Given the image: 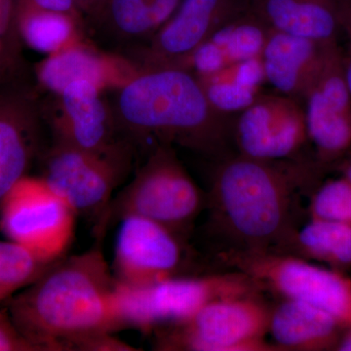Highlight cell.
Masks as SVG:
<instances>
[{
  "instance_id": "1",
  "label": "cell",
  "mask_w": 351,
  "mask_h": 351,
  "mask_svg": "<svg viewBox=\"0 0 351 351\" xmlns=\"http://www.w3.org/2000/svg\"><path fill=\"white\" fill-rule=\"evenodd\" d=\"M115 287L117 279L98 246L53 263L4 304L38 351H73L88 337L120 331Z\"/></svg>"
},
{
  "instance_id": "2",
  "label": "cell",
  "mask_w": 351,
  "mask_h": 351,
  "mask_svg": "<svg viewBox=\"0 0 351 351\" xmlns=\"http://www.w3.org/2000/svg\"><path fill=\"white\" fill-rule=\"evenodd\" d=\"M112 89L108 100L117 130L135 152L177 145L218 156L232 138L233 121L212 107L188 69H143Z\"/></svg>"
},
{
  "instance_id": "3",
  "label": "cell",
  "mask_w": 351,
  "mask_h": 351,
  "mask_svg": "<svg viewBox=\"0 0 351 351\" xmlns=\"http://www.w3.org/2000/svg\"><path fill=\"white\" fill-rule=\"evenodd\" d=\"M311 176L308 166L292 161L226 157L207 205L214 225L234 244L228 250L278 252L290 245L295 197Z\"/></svg>"
},
{
  "instance_id": "4",
  "label": "cell",
  "mask_w": 351,
  "mask_h": 351,
  "mask_svg": "<svg viewBox=\"0 0 351 351\" xmlns=\"http://www.w3.org/2000/svg\"><path fill=\"white\" fill-rule=\"evenodd\" d=\"M206 206V196L178 158L174 147L159 145L147 152L133 180L110 201L95 232L103 239L110 226L127 216H138L186 240Z\"/></svg>"
},
{
  "instance_id": "5",
  "label": "cell",
  "mask_w": 351,
  "mask_h": 351,
  "mask_svg": "<svg viewBox=\"0 0 351 351\" xmlns=\"http://www.w3.org/2000/svg\"><path fill=\"white\" fill-rule=\"evenodd\" d=\"M260 290L240 272L206 276H178L145 286L117 281L115 308L120 330L149 332L189 320L210 302L255 295Z\"/></svg>"
},
{
  "instance_id": "6",
  "label": "cell",
  "mask_w": 351,
  "mask_h": 351,
  "mask_svg": "<svg viewBox=\"0 0 351 351\" xmlns=\"http://www.w3.org/2000/svg\"><path fill=\"white\" fill-rule=\"evenodd\" d=\"M219 258L260 290L306 302L331 314L345 329L351 327V280L339 270L323 269L281 252L226 250Z\"/></svg>"
},
{
  "instance_id": "7",
  "label": "cell",
  "mask_w": 351,
  "mask_h": 351,
  "mask_svg": "<svg viewBox=\"0 0 351 351\" xmlns=\"http://www.w3.org/2000/svg\"><path fill=\"white\" fill-rule=\"evenodd\" d=\"M270 313L255 295L210 302L193 317L154 332L157 350L276 351L265 341Z\"/></svg>"
},
{
  "instance_id": "8",
  "label": "cell",
  "mask_w": 351,
  "mask_h": 351,
  "mask_svg": "<svg viewBox=\"0 0 351 351\" xmlns=\"http://www.w3.org/2000/svg\"><path fill=\"white\" fill-rule=\"evenodd\" d=\"M76 217L43 178L27 175L0 204V230L44 263L64 257L75 239Z\"/></svg>"
},
{
  "instance_id": "9",
  "label": "cell",
  "mask_w": 351,
  "mask_h": 351,
  "mask_svg": "<svg viewBox=\"0 0 351 351\" xmlns=\"http://www.w3.org/2000/svg\"><path fill=\"white\" fill-rule=\"evenodd\" d=\"M134 154L133 149L97 154L52 142L39 157L41 178L77 216L94 219L97 225L128 174Z\"/></svg>"
},
{
  "instance_id": "10",
  "label": "cell",
  "mask_w": 351,
  "mask_h": 351,
  "mask_svg": "<svg viewBox=\"0 0 351 351\" xmlns=\"http://www.w3.org/2000/svg\"><path fill=\"white\" fill-rule=\"evenodd\" d=\"M103 88L80 80L61 93L41 98L45 125L52 142L97 154L135 149L122 138Z\"/></svg>"
},
{
  "instance_id": "11",
  "label": "cell",
  "mask_w": 351,
  "mask_h": 351,
  "mask_svg": "<svg viewBox=\"0 0 351 351\" xmlns=\"http://www.w3.org/2000/svg\"><path fill=\"white\" fill-rule=\"evenodd\" d=\"M250 7L251 0H182L149 41L121 57L137 71L180 68L215 32Z\"/></svg>"
},
{
  "instance_id": "12",
  "label": "cell",
  "mask_w": 351,
  "mask_h": 351,
  "mask_svg": "<svg viewBox=\"0 0 351 351\" xmlns=\"http://www.w3.org/2000/svg\"><path fill=\"white\" fill-rule=\"evenodd\" d=\"M302 107L308 141L313 143L318 160H338L351 147V93L339 43L328 46Z\"/></svg>"
},
{
  "instance_id": "13",
  "label": "cell",
  "mask_w": 351,
  "mask_h": 351,
  "mask_svg": "<svg viewBox=\"0 0 351 351\" xmlns=\"http://www.w3.org/2000/svg\"><path fill=\"white\" fill-rule=\"evenodd\" d=\"M239 154L261 160H291L308 141L300 101L279 93L261 94L232 122Z\"/></svg>"
},
{
  "instance_id": "14",
  "label": "cell",
  "mask_w": 351,
  "mask_h": 351,
  "mask_svg": "<svg viewBox=\"0 0 351 351\" xmlns=\"http://www.w3.org/2000/svg\"><path fill=\"white\" fill-rule=\"evenodd\" d=\"M184 239L169 228L138 216L119 221L112 272L117 282L145 286L181 276Z\"/></svg>"
},
{
  "instance_id": "15",
  "label": "cell",
  "mask_w": 351,
  "mask_h": 351,
  "mask_svg": "<svg viewBox=\"0 0 351 351\" xmlns=\"http://www.w3.org/2000/svg\"><path fill=\"white\" fill-rule=\"evenodd\" d=\"M44 125L36 82L0 85V204L43 154Z\"/></svg>"
},
{
  "instance_id": "16",
  "label": "cell",
  "mask_w": 351,
  "mask_h": 351,
  "mask_svg": "<svg viewBox=\"0 0 351 351\" xmlns=\"http://www.w3.org/2000/svg\"><path fill=\"white\" fill-rule=\"evenodd\" d=\"M138 73L126 59L101 52L84 40L48 55L34 68L39 92L58 95L75 82L86 80L106 89L125 83Z\"/></svg>"
},
{
  "instance_id": "17",
  "label": "cell",
  "mask_w": 351,
  "mask_h": 351,
  "mask_svg": "<svg viewBox=\"0 0 351 351\" xmlns=\"http://www.w3.org/2000/svg\"><path fill=\"white\" fill-rule=\"evenodd\" d=\"M329 45L270 29L261 56L265 82L302 105Z\"/></svg>"
},
{
  "instance_id": "18",
  "label": "cell",
  "mask_w": 351,
  "mask_h": 351,
  "mask_svg": "<svg viewBox=\"0 0 351 351\" xmlns=\"http://www.w3.org/2000/svg\"><path fill=\"white\" fill-rule=\"evenodd\" d=\"M182 0H107L89 25L99 38L112 46L115 54L149 41L177 10Z\"/></svg>"
},
{
  "instance_id": "19",
  "label": "cell",
  "mask_w": 351,
  "mask_h": 351,
  "mask_svg": "<svg viewBox=\"0 0 351 351\" xmlns=\"http://www.w3.org/2000/svg\"><path fill=\"white\" fill-rule=\"evenodd\" d=\"M345 328L306 302L284 299L271 308L269 332L279 351L336 350Z\"/></svg>"
},
{
  "instance_id": "20",
  "label": "cell",
  "mask_w": 351,
  "mask_h": 351,
  "mask_svg": "<svg viewBox=\"0 0 351 351\" xmlns=\"http://www.w3.org/2000/svg\"><path fill=\"white\" fill-rule=\"evenodd\" d=\"M270 29L321 44L339 43L341 0H251Z\"/></svg>"
},
{
  "instance_id": "21",
  "label": "cell",
  "mask_w": 351,
  "mask_h": 351,
  "mask_svg": "<svg viewBox=\"0 0 351 351\" xmlns=\"http://www.w3.org/2000/svg\"><path fill=\"white\" fill-rule=\"evenodd\" d=\"M198 80L217 112L226 117L239 114L263 93L265 77L262 58L230 64L213 75Z\"/></svg>"
},
{
  "instance_id": "22",
  "label": "cell",
  "mask_w": 351,
  "mask_h": 351,
  "mask_svg": "<svg viewBox=\"0 0 351 351\" xmlns=\"http://www.w3.org/2000/svg\"><path fill=\"white\" fill-rule=\"evenodd\" d=\"M17 19L25 46L44 54L84 40L86 36L85 27L73 18L45 10L31 0H17Z\"/></svg>"
},
{
  "instance_id": "23",
  "label": "cell",
  "mask_w": 351,
  "mask_h": 351,
  "mask_svg": "<svg viewBox=\"0 0 351 351\" xmlns=\"http://www.w3.org/2000/svg\"><path fill=\"white\" fill-rule=\"evenodd\" d=\"M289 246L302 258L327 263L336 270L351 267V225L311 219L295 232Z\"/></svg>"
},
{
  "instance_id": "24",
  "label": "cell",
  "mask_w": 351,
  "mask_h": 351,
  "mask_svg": "<svg viewBox=\"0 0 351 351\" xmlns=\"http://www.w3.org/2000/svg\"><path fill=\"white\" fill-rule=\"evenodd\" d=\"M270 27L252 10L240 14L211 36L230 64L262 56Z\"/></svg>"
},
{
  "instance_id": "25",
  "label": "cell",
  "mask_w": 351,
  "mask_h": 351,
  "mask_svg": "<svg viewBox=\"0 0 351 351\" xmlns=\"http://www.w3.org/2000/svg\"><path fill=\"white\" fill-rule=\"evenodd\" d=\"M17 19V0H0V85L34 80L24 54Z\"/></svg>"
},
{
  "instance_id": "26",
  "label": "cell",
  "mask_w": 351,
  "mask_h": 351,
  "mask_svg": "<svg viewBox=\"0 0 351 351\" xmlns=\"http://www.w3.org/2000/svg\"><path fill=\"white\" fill-rule=\"evenodd\" d=\"M51 265L11 240H0V304L31 285Z\"/></svg>"
},
{
  "instance_id": "27",
  "label": "cell",
  "mask_w": 351,
  "mask_h": 351,
  "mask_svg": "<svg viewBox=\"0 0 351 351\" xmlns=\"http://www.w3.org/2000/svg\"><path fill=\"white\" fill-rule=\"evenodd\" d=\"M311 219L351 225V182L346 177L325 182L314 193L309 205Z\"/></svg>"
},
{
  "instance_id": "28",
  "label": "cell",
  "mask_w": 351,
  "mask_h": 351,
  "mask_svg": "<svg viewBox=\"0 0 351 351\" xmlns=\"http://www.w3.org/2000/svg\"><path fill=\"white\" fill-rule=\"evenodd\" d=\"M0 351H38L16 326L5 304H0Z\"/></svg>"
},
{
  "instance_id": "29",
  "label": "cell",
  "mask_w": 351,
  "mask_h": 351,
  "mask_svg": "<svg viewBox=\"0 0 351 351\" xmlns=\"http://www.w3.org/2000/svg\"><path fill=\"white\" fill-rule=\"evenodd\" d=\"M77 351H136L138 348H134L125 341H121L112 332H100L83 339L75 346Z\"/></svg>"
},
{
  "instance_id": "30",
  "label": "cell",
  "mask_w": 351,
  "mask_h": 351,
  "mask_svg": "<svg viewBox=\"0 0 351 351\" xmlns=\"http://www.w3.org/2000/svg\"><path fill=\"white\" fill-rule=\"evenodd\" d=\"M341 36L346 38L343 49L346 82L351 93V0H341Z\"/></svg>"
},
{
  "instance_id": "31",
  "label": "cell",
  "mask_w": 351,
  "mask_h": 351,
  "mask_svg": "<svg viewBox=\"0 0 351 351\" xmlns=\"http://www.w3.org/2000/svg\"><path fill=\"white\" fill-rule=\"evenodd\" d=\"M31 1L36 6L45 9V10L64 14V15L73 18L80 25H83L87 32L86 21H85L84 16L75 5L73 0H31Z\"/></svg>"
},
{
  "instance_id": "32",
  "label": "cell",
  "mask_w": 351,
  "mask_h": 351,
  "mask_svg": "<svg viewBox=\"0 0 351 351\" xmlns=\"http://www.w3.org/2000/svg\"><path fill=\"white\" fill-rule=\"evenodd\" d=\"M107 0H73L75 5L80 9V12L84 16L85 21H86V27L91 24L97 16L100 14L101 9L105 5Z\"/></svg>"
},
{
  "instance_id": "33",
  "label": "cell",
  "mask_w": 351,
  "mask_h": 351,
  "mask_svg": "<svg viewBox=\"0 0 351 351\" xmlns=\"http://www.w3.org/2000/svg\"><path fill=\"white\" fill-rule=\"evenodd\" d=\"M336 350L339 351H351V327L346 329L343 336L339 339Z\"/></svg>"
},
{
  "instance_id": "34",
  "label": "cell",
  "mask_w": 351,
  "mask_h": 351,
  "mask_svg": "<svg viewBox=\"0 0 351 351\" xmlns=\"http://www.w3.org/2000/svg\"><path fill=\"white\" fill-rule=\"evenodd\" d=\"M343 177H346V179L350 180L351 182V158L343 165Z\"/></svg>"
}]
</instances>
